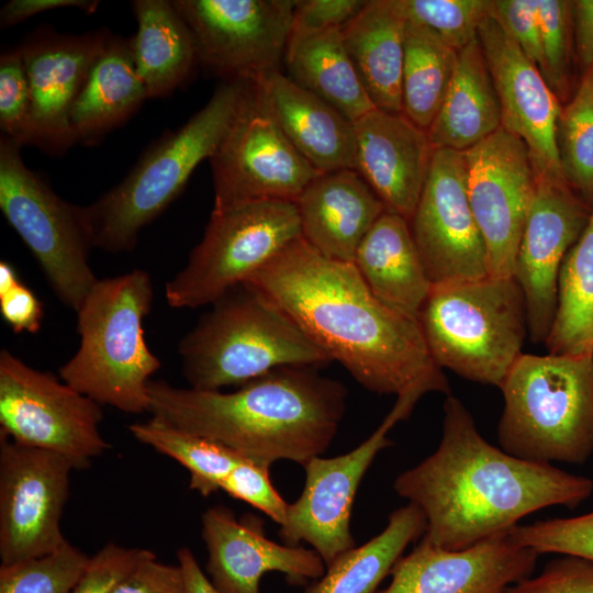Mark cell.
Wrapping results in <instances>:
<instances>
[{"label":"cell","mask_w":593,"mask_h":593,"mask_svg":"<svg viewBox=\"0 0 593 593\" xmlns=\"http://www.w3.org/2000/svg\"><path fill=\"white\" fill-rule=\"evenodd\" d=\"M243 284L276 304L367 390L450 394L417 318L381 303L354 264L331 260L301 237Z\"/></svg>","instance_id":"1"},{"label":"cell","mask_w":593,"mask_h":593,"mask_svg":"<svg viewBox=\"0 0 593 593\" xmlns=\"http://www.w3.org/2000/svg\"><path fill=\"white\" fill-rule=\"evenodd\" d=\"M393 489L423 512L424 540L460 550L511 532L535 512L579 506L592 495L593 480L490 444L465 404L449 394L438 447L401 472Z\"/></svg>","instance_id":"2"},{"label":"cell","mask_w":593,"mask_h":593,"mask_svg":"<svg viewBox=\"0 0 593 593\" xmlns=\"http://www.w3.org/2000/svg\"><path fill=\"white\" fill-rule=\"evenodd\" d=\"M148 396L153 416L270 468L278 460L304 466L327 450L345 414L347 390L314 368L284 367L233 392L150 380Z\"/></svg>","instance_id":"3"},{"label":"cell","mask_w":593,"mask_h":593,"mask_svg":"<svg viewBox=\"0 0 593 593\" xmlns=\"http://www.w3.org/2000/svg\"><path fill=\"white\" fill-rule=\"evenodd\" d=\"M253 92L251 81L225 80L186 124L152 146L122 182L81 206L91 246L131 251L141 231L176 200L198 165L216 153Z\"/></svg>","instance_id":"4"},{"label":"cell","mask_w":593,"mask_h":593,"mask_svg":"<svg viewBox=\"0 0 593 593\" xmlns=\"http://www.w3.org/2000/svg\"><path fill=\"white\" fill-rule=\"evenodd\" d=\"M153 298L145 270L98 279L76 311L80 344L60 367V379L100 405L149 412L148 383L160 368L143 327Z\"/></svg>","instance_id":"5"},{"label":"cell","mask_w":593,"mask_h":593,"mask_svg":"<svg viewBox=\"0 0 593 593\" xmlns=\"http://www.w3.org/2000/svg\"><path fill=\"white\" fill-rule=\"evenodd\" d=\"M190 388L220 391L284 367L315 368L332 360L276 304L240 284L179 343Z\"/></svg>","instance_id":"6"},{"label":"cell","mask_w":593,"mask_h":593,"mask_svg":"<svg viewBox=\"0 0 593 593\" xmlns=\"http://www.w3.org/2000/svg\"><path fill=\"white\" fill-rule=\"evenodd\" d=\"M500 389L504 451L551 465H581L592 456L593 357L523 353Z\"/></svg>","instance_id":"7"},{"label":"cell","mask_w":593,"mask_h":593,"mask_svg":"<svg viewBox=\"0 0 593 593\" xmlns=\"http://www.w3.org/2000/svg\"><path fill=\"white\" fill-rule=\"evenodd\" d=\"M417 321L439 368L497 388L528 335L524 295L513 277L433 286Z\"/></svg>","instance_id":"8"},{"label":"cell","mask_w":593,"mask_h":593,"mask_svg":"<svg viewBox=\"0 0 593 593\" xmlns=\"http://www.w3.org/2000/svg\"><path fill=\"white\" fill-rule=\"evenodd\" d=\"M301 237L295 202L213 209L187 265L166 284L167 302L176 309L213 304Z\"/></svg>","instance_id":"9"},{"label":"cell","mask_w":593,"mask_h":593,"mask_svg":"<svg viewBox=\"0 0 593 593\" xmlns=\"http://www.w3.org/2000/svg\"><path fill=\"white\" fill-rule=\"evenodd\" d=\"M21 146L0 142V210L37 260L60 302L80 307L98 281L88 258L92 247L81 206L58 197L20 154Z\"/></svg>","instance_id":"10"},{"label":"cell","mask_w":593,"mask_h":593,"mask_svg":"<svg viewBox=\"0 0 593 593\" xmlns=\"http://www.w3.org/2000/svg\"><path fill=\"white\" fill-rule=\"evenodd\" d=\"M102 417L101 405L92 399L1 350V434L58 454L75 469H83L110 447L99 430Z\"/></svg>","instance_id":"11"},{"label":"cell","mask_w":593,"mask_h":593,"mask_svg":"<svg viewBox=\"0 0 593 593\" xmlns=\"http://www.w3.org/2000/svg\"><path fill=\"white\" fill-rule=\"evenodd\" d=\"M423 395L414 390L396 396L381 424L356 448L331 458L317 456L303 466L304 488L298 500L289 503L286 522L279 529L283 544L307 542L326 567L357 546L350 517L359 484L377 455L392 445L389 432L410 416Z\"/></svg>","instance_id":"12"},{"label":"cell","mask_w":593,"mask_h":593,"mask_svg":"<svg viewBox=\"0 0 593 593\" xmlns=\"http://www.w3.org/2000/svg\"><path fill=\"white\" fill-rule=\"evenodd\" d=\"M198 61L225 80L281 71L296 0H175Z\"/></svg>","instance_id":"13"},{"label":"cell","mask_w":593,"mask_h":593,"mask_svg":"<svg viewBox=\"0 0 593 593\" xmlns=\"http://www.w3.org/2000/svg\"><path fill=\"white\" fill-rule=\"evenodd\" d=\"M75 469L65 457L0 433V558L2 566L49 555L68 540L60 518Z\"/></svg>","instance_id":"14"},{"label":"cell","mask_w":593,"mask_h":593,"mask_svg":"<svg viewBox=\"0 0 593 593\" xmlns=\"http://www.w3.org/2000/svg\"><path fill=\"white\" fill-rule=\"evenodd\" d=\"M409 225L433 286L490 276L486 247L468 198L463 152L433 150Z\"/></svg>","instance_id":"15"},{"label":"cell","mask_w":593,"mask_h":593,"mask_svg":"<svg viewBox=\"0 0 593 593\" xmlns=\"http://www.w3.org/2000/svg\"><path fill=\"white\" fill-rule=\"evenodd\" d=\"M214 206L256 201L295 202L321 174L286 138L254 92L210 159Z\"/></svg>","instance_id":"16"},{"label":"cell","mask_w":593,"mask_h":593,"mask_svg":"<svg viewBox=\"0 0 593 593\" xmlns=\"http://www.w3.org/2000/svg\"><path fill=\"white\" fill-rule=\"evenodd\" d=\"M470 206L483 237L489 273L513 277L517 248L537 187L525 143L503 127L463 152Z\"/></svg>","instance_id":"17"},{"label":"cell","mask_w":593,"mask_h":593,"mask_svg":"<svg viewBox=\"0 0 593 593\" xmlns=\"http://www.w3.org/2000/svg\"><path fill=\"white\" fill-rule=\"evenodd\" d=\"M591 208L566 179L537 175L513 273L525 300L528 337L535 344L545 343L549 335L560 267L584 231Z\"/></svg>","instance_id":"18"},{"label":"cell","mask_w":593,"mask_h":593,"mask_svg":"<svg viewBox=\"0 0 593 593\" xmlns=\"http://www.w3.org/2000/svg\"><path fill=\"white\" fill-rule=\"evenodd\" d=\"M478 38L500 100L502 127L525 143L538 176L563 178L557 146L562 110L558 97L491 14L481 22Z\"/></svg>","instance_id":"19"},{"label":"cell","mask_w":593,"mask_h":593,"mask_svg":"<svg viewBox=\"0 0 593 593\" xmlns=\"http://www.w3.org/2000/svg\"><path fill=\"white\" fill-rule=\"evenodd\" d=\"M538 557L518 545L511 532L460 550L422 538L394 564L390 583L374 593H503L532 575Z\"/></svg>","instance_id":"20"},{"label":"cell","mask_w":593,"mask_h":593,"mask_svg":"<svg viewBox=\"0 0 593 593\" xmlns=\"http://www.w3.org/2000/svg\"><path fill=\"white\" fill-rule=\"evenodd\" d=\"M202 537L206 572L221 593H260V581L268 572H280L288 582L302 585L326 571L314 549L278 544L266 537L259 519L238 522L225 506L204 512Z\"/></svg>","instance_id":"21"},{"label":"cell","mask_w":593,"mask_h":593,"mask_svg":"<svg viewBox=\"0 0 593 593\" xmlns=\"http://www.w3.org/2000/svg\"><path fill=\"white\" fill-rule=\"evenodd\" d=\"M108 37L44 32L26 41L21 52L31 92V142L49 154L76 143L70 111Z\"/></svg>","instance_id":"22"},{"label":"cell","mask_w":593,"mask_h":593,"mask_svg":"<svg viewBox=\"0 0 593 593\" xmlns=\"http://www.w3.org/2000/svg\"><path fill=\"white\" fill-rule=\"evenodd\" d=\"M355 170L387 210L407 221L421 198L434 148L427 132L403 113L373 109L354 122Z\"/></svg>","instance_id":"23"},{"label":"cell","mask_w":593,"mask_h":593,"mask_svg":"<svg viewBox=\"0 0 593 593\" xmlns=\"http://www.w3.org/2000/svg\"><path fill=\"white\" fill-rule=\"evenodd\" d=\"M254 85L265 111L318 172L355 169L354 122L282 71L270 72Z\"/></svg>","instance_id":"24"},{"label":"cell","mask_w":593,"mask_h":593,"mask_svg":"<svg viewBox=\"0 0 593 593\" xmlns=\"http://www.w3.org/2000/svg\"><path fill=\"white\" fill-rule=\"evenodd\" d=\"M295 204L302 238L322 256L350 264L366 234L387 210L355 169L320 174Z\"/></svg>","instance_id":"25"},{"label":"cell","mask_w":593,"mask_h":593,"mask_svg":"<svg viewBox=\"0 0 593 593\" xmlns=\"http://www.w3.org/2000/svg\"><path fill=\"white\" fill-rule=\"evenodd\" d=\"M354 265L381 303L417 318L433 284L405 217L385 210L361 240Z\"/></svg>","instance_id":"26"},{"label":"cell","mask_w":593,"mask_h":593,"mask_svg":"<svg viewBox=\"0 0 593 593\" xmlns=\"http://www.w3.org/2000/svg\"><path fill=\"white\" fill-rule=\"evenodd\" d=\"M405 26L391 0H370L342 27L345 48L376 109L402 113Z\"/></svg>","instance_id":"27"},{"label":"cell","mask_w":593,"mask_h":593,"mask_svg":"<svg viewBox=\"0 0 593 593\" xmlns=\"http://www.w3.org/2000/svg\"><path fill=\"white\" fill-rule=\"evenodd\" d=\"M501 127L500 100L475 38L458 52L452 80L427 136L434 149L466 152Z\"/></svg>","instance_id":"28"},{"label":"cell","mask_w":593,"mask_h":593,"mask_svg":"<svg viewBox=\"0 0 593 593\" xmlns=\"http://www.w3.org/2000/svg\"><path fill=\"white\" fill-rule=\"evenodd\" d=\"M147 98L131 41L108 37L70 111L75 141L92 143L125 121Z\"/></svg>","instance_id":"29"},{"label":"cell","mask_w":593,"mask_h":593,"mask_svg":"<svg viewBox=\"0 0 593 593\" xmlns=\"http://www.w3.org/2000/svg\"><path fill=\"white\" fill-rule=\"evenodd\" d=\"M131 40L136 72L148 98L164 97L189 78L198 63L193 36L172 1L136 0Z\"/></svg>","instance_id":"30"},{"label":"cell","mask_w":593,"mask_h":593,"mask_svg":"<svg viewBox=\"0 0 593 593\" xmlns=\"http://www.w3.org/2000/svg\"><path fill=\"white\" fill-rule=\"evenodd\" d=\"M340 30L291 38L284 65L292 81L355 122L376 107L345 48Z\"/></svg>","instance_id":"31"},{"label":"cell","mask_w":593,"mask_h":593,"mask_svg":"<svg viewBox=\"0 0 593 593\" xmlns=\"http://www.w3.org/2000/svg\"><path fill=\"white\" fill-rule=\"evenodd\" d=\"M426 518L415 504L394 510L384 529L340 553L303 593H374L411 542L423 537Z\"/></svg>","instance_id":"32"},{"label":"cell","mask_w":593,"mask_h":593,"mask_svg":"<svg viewBox=\"0 0 593 593\" xmlns=\"http://www.w3.org/2000/svg\"><path fill=\"white\" fill-rule=\"evenodd\" d=\"M548 354L593 357V204L589 222L559 271Z\"/></svg>","instance_id":"33"},{"label":"cell","mask_w":593,"mask_h":593,"mask_svg":"<svg viewBox=\"0 0 593 593\" xmlns=\"http://www.w3.org/2000/svg\"><path fill=\"white\" fill-rule=\"evenodd\" d=\"M458 52L430 29L406 22L402 75V113L426 131L449 89Z\"/></svg>","instance_id":"34"},{"label":"cell","mask_w":593,"mask_h":593,"mask_svg":"<svg viewBox=\"0 0 593 593\" xmlns=\"http://www.w3.org/2000/svg\"><path fill=\"white\" fill-rule=\"evenodd\" d=\"M138 441L183 466L190 473L191 490L208 496L221 490L232 469L242 460L235 451L152 416L128 426Z\"/></svg>","instance_id":"35"},{"label":"cell","mask_w":593,"mask_h":593,"mask_svg":"<svg viewBox=\"0 0 593 593\" xmlns=\"http://www.w3.org/2000/svg\"><path fill=\"white\" fill-rule=\"evenodd\" d=\"M557 146L563 178L592 206L593 96L589 70L573 99L561 110Z\"/></svg>","instance_id":"36"},{"label":"cell","mask_w":593,"mask_h":593,"mask_svg":"<svg viewBox=\"0 0 593 593\" xmlns=\"http://www.w3.org/2000/svg\"><path fill=\"white\" fill-rule=\"evenodd\" d=\"M492 0H391L405 20L434 31L457 52L475 38L481 22L490 14Z\"/></svg>","instance_id":"37"},{"label":"cell","mask_w":593,"mask_h":593,"mask_svg":"<svg viewBox=\"0 0 593 593\" xmlns=\"http://www.w3.org/2000/svg\"><path fill=\"white\" fill-rule=\"evenodd\" d=\"M89 557L67 542L42 557L0 567V593H71Z\"/></svg>","instance_id":"38"},{"label":"cell","mask_w":593,"mask_h":593,"mask_svg":"<svg viewBox=\"0 0 593 593\" xmlns=\"http://www.w3.org/2000/svg\"><path fill=\"white\" fill-rule=\"evenodd\" d=\"M513 539L538 555L558 553L593 561V510L573 517H560L517 525Z\"/></svg>","instance_id":"39"},{"label":"cell","mask_w":593,"mask_h":593,"mask_svg":"<svg viewBox=\"0 0 593 593\" xmlns=\"http://www.w3.org/2000/svg\"><path fill=\"white\" fill-rule=\"evenodd\" d=\"M0 126L15 144L31 142V92L20 49L0 58Z\"/></svg>","instance_id":"40"},{"label":"cell","mask_w":593,"mask_h":593,"mask_svg":"<svg viewBox=\"0 0 593 593\" xmlns=\"http://www.w3.org/2000/svg\"><path fill=\"white\" fill-rule=\"evenodd\" d=\"M571 4L563 0H537L542 48L540 71L557 97L568 85Z\"/></svg>","instance_id":"41"},{"label":"cell","mask_w":593,"mask_h":593,"mask_svg":"<svg viewBox=\"0 0 593 593\" xmlns=\"http://www.w3.org/2000/svg\"><path fill=\"white\" fill-rule=\"evenodd\" d=\"M221 490L261 511L279 526L284 524L289 503L275 489L270 468L244 459L232 469Z\"/></svg>","instance_id":"42"},{"label":"cell","mask_w":593,"mask_h":593,"mask_svg":"<svg viewBox=\"0 0 593 593\" xmlns=\"http://www.w3.org/2000/svg\"><path fill=\"white\" fill-rule=\"evenodd\" d=\"M503 593H593V561L562 555Z\"/></svg>","instance_id":"43"},{"label":"cell","mask_w":593,"mask_h":593,"mask_svg":"<svg viewBox=\"0 0 593 593\" xmlns=\"http://www.w3.org/2000/svg\"><path fill=\"white\" fill-rule=\"evenodd\" d=\"M150 550L105 545L89 561L71 593H113Z\"/></svg>","instance_id":"44"},{"label":"cell","mask_w":593,"mask_h":593,"mask_svg":"<svg viewBox=\"0 0 593 593\" xmlns=\"http://www.w3.org/2000/svg\"><path fill=\"white\" fill-rule=\"evenodd\" d=\"M490 14L540 70L542 48L537 0H492Z\"/></svg>","instance_id":"45"},{"label":"cell","mask_w":593,"mask_h":593,"mask_svg":"<svg viewBox=\"0 0 593 593\" xmlns=\"http://www.w3.org/2000/svg\"><path fill=\"white\" fill-rule=\"evenodd\" d=\"M0 313L14 333L33 334L41 329L42 303L5 260L0 262Z\"/></svg>","instance_id":"46"},{"label":"cell","mask_w":593,"mask_h":593,"mask_svg":"<svg viewBox=\"0 0 593 593\" xmlns=\"http://www.w3.org/2000/svg\"><path fill=\"white\" fill-rule=\"evenodd\" d=\"M366 4L365 0H296L290 40L331 29H342Z\"/></svg>","instance_id":"47"},{"label":"cell","mask_w":593,"mask_h":593,"mask_svg":"<svg viewBox=\"0 0 593 593\" xmlns=\"http://www.w3.org/2000/svg\"><path fill=\"white\" fill-rule=\"evenodd\" d=\"M113 593H186L181 568L156 560L150 551L122 580Z\"/></svg>","instance_id":"48"},{"label":"cell","mask_w":593,"mask_h":593,"mask_svg":"<svg viewBox=\"0 0 593 593\" xmlns=\"http://www.w3.org/2000/svg\"><path fill=\"white\" fill-rule=\"evenodd\" d=\"M98 4L99 1L93 0H11L2 7L0 22L2 27H7L38 13L60 8H77L92 13Z\"/></svg>","instance_id":"49"},{"label":"cell","mask_w":593,"mask_h":593,"mask_svg":"<svg viewBox=\"0 0 593 593\" xmlns=\"http://www.w3.org/2000/svg\"><path fill=\"white\" fill-rule=\"evenodd\" d=\"M574 36L579 59L584 67L593 66V0L572 2Z\"/></svg>","instance_id":"50"},{"label":"cell","mask_w":593,"mask_h":593,"mask_svg":"<svg viewBox=\"0 0 593 593\" xmlns=\"http://www.w3.org/2000/svg\"><path fill=\"white\" fill-rule=\"evenodd\" d=\"M177 558L184 577L186 593H221L208 579L189 548L178 550Z\"/></svg>","instance_id":"51"},{"label":"cell","mask_w":593,"mask_h":593,"mask_svg":"<svg viewBox=\"0 0 593 593\" xmlns=\"http://www.w3.org/2000/svg\"><path fill=\"white\" fill-rule=\"evenodd\" d=\"M590 71V75H591V81H592V96H593V66L588 69Z\"/></svg>","instance_id":"52"}]
</instances>
